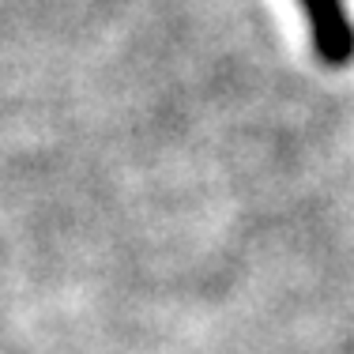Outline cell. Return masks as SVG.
<instances>
[{
    "mask_svg": "<svg viewBox=\"0 0 354 354\" xmlns=\"http://www.w3.org/2000/svg\"><path fill=\"white\" fill-rule=\"evenodd\" d=\"M309 27V41L320 64L343 68L354 61V19L343 0H298Z\"/></svg>",
    "mask_w": 354,
    "mask_h": 354,
    "instance_id": "cell-1",
    "label": "cell"
}]
</instances>
